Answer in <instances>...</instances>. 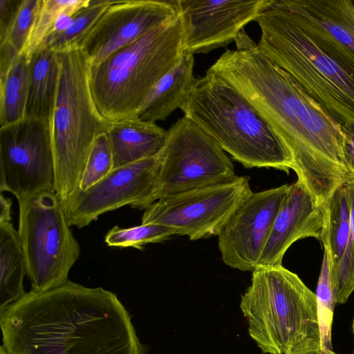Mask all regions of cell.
I'll list each match as a JSON object with an SVG mask.
<instances>
[{"mask_svg":"<svg viewBox=\"0 0 354 354\" xmlns=\"http://www.w3.org/2000/svg\"><path fill=\"white\" fill-rule=\"evenodd\" d=\"M350 199V220L352 231L354 234V178L350 176L346 181Z\"/></svg>","mask_w":354,"mask_h":354,"instance_id":"cell-33","label":"cell"},{"mask_svg":"<svg viewBox=\"0 0 354 354\" xmlns=\"http://www.w3.org/2000/svg\"><path fill=\"white\" fill-rule=\"evenodd\" d=\"M353 334H354V319H353Z\"/></svg>","mask_w":354,"mask_h":354,"instance_id":"cell-37","label":"cell"},{"mask_svg":"<svg viewBox=\"0 0 354 354\" xmlns=\"http://www.w3.org/2000/svg\"><path fill=\"white\" fill-rule=\"evenodd\" d=\"M185 54L179 13L98 64L90 66L95 102L110 122L137 116L157 82Z\"/></svg>","mask_w":354,"mask_h":354,"instance_id":"cell-5","label":"cell"},{"mask_svg":"<svg viewBox=\"0 0 354 354\" xmlns=\"http://www.w3.org/2000/svg\"><path fill=\"white\" fill-rule=\"evenodd\" d=\"M111 0H91L90 4L78 11L73 17L72 26L62 35L46 46L55 53H62L80 49L84 39L93 26L113 3Z\"/></svg>","mask_w":354,"mask_h":354,"instance_id":"cell-25","label":"cell"},{"mask_svg":"<svg viewBox=\"0 0 354 354\" xmlns=\"http://www.w3.org/2000/svg\"><path fill=\"white\" fill-rule=\"evenodd\" d=\"M59 79V64L55 52L40 47L29 60L25 118L50 124Z\"/></svg>","mask_w":354,"mask_h":354,"instance_id":"cell-20","label":"cell"},{"mask_svg":"<svg viewBox=\"0 0 354 354\" xmlns=\"http://www.w3.org/2000/svg\"><path fill=\"white\" fill-rule=\"evenodd\" d=\"M18 233L31 291L44 292L69 281L80 246L55 192L18 202Z\"/></svg>","mask_w":354,"mask_h":354,"instance_id":"cell-8","label":"cell"},{"mask_svg":"<svg viewBox=\"0 0 354 354\" xmlns=\"http://www.w3.org/2000/svg\"><path fill=\"white\" fill-rule=\"evenodd\" d=\"M50 124L24 118L0 127V191L19 201L54 192Z\"/></svg>","mask_w":354,"mask_h":354,"instance_id":"cell-11","label":"cell"},{"mask_svg":"<svg viewBox=\"0 0 354 354\" xmlns=\"http://www.w3.org/2000/svg\"><path fill=\"white\" fill-rule=\"evenodd\" d=\"M28 73L29 60L21 54L0 77V127L25 118Z\"/></svg>","mask_w":354,"mask_h":354,"instance_id":"cell-23","label":"cell"},{"mask_svg":"<svg viewBox=\"0 0 354 354\" xmlns=\"http://www.w3.org/2000/svg\"><path fill=\"white\" fill-rule=\"evenodd\" d=\"M322 354H337L330 349H322Z\"/></svg>","mask_w":354,"mask_h":354,"instance_id":"cell-35","label":"cell"},{"mask_svg":"<svg viewBox=\"0 0 354 354\" xmlns=\"http://www.w3.org/2000/svg\"><path fill=\"white\" fill-rule=\"evenodd\" d=\"M240 307L248 333L263 353L286 354L319 339L316 295L282 265L258 267Z\"/></svg>","mask_w":354,"mask_h":354,"instance_id":"cell-7","label":"cell"},{"mask_svg":"<svg viewBox=\"0 0 354 354\" xmlns=\"http://www.w3.org/2000/svg\"><path fill=\"white\" fill-rule=\"evenodd\" d=\"M286 354H322L320 339H306Z\"/></svg>","mask_w":354,"mask_h":354,"instance_id":"cell-32","label":"cell"},{"mask_svg":"<svg viewBox=\"0 0 354 354\" xmlns=\"http://www.w3.org/2000/svg\"><path fill=\"white\" fill-rule=\"evenodd\" d=\"M194 55L185 53L181 62L153 87L137 116L156 123L180 109L198 80L194 75Z\"/></svg>","mask_w":354,"mask_h":354,"instance_id":"cell-19","label":"cell"},{"mask_svg":"<svg viewBox=\"0 0 354 354\" xmlns=\"http://www.w3.org/2000/svg\"><path fill=\"white\" fill-rule=\"evenodd\" d=\"M354 53V0H280Z\"/></svg>","mask_w":354,"mask_h":354,"instance_id":"cell-21","label":"cell"},{"mask_svg":"<svg viewBox=\"0 0 354 354\" xmlns=\"http://www.w3.org/2000/svg\"><path fill=\"white\" fill-rule=\"evenodd\" d=\"M288 185L253 192L234 211L218 234V245L225 265L241 271L257 267Z\"/></svg>","mask_w":354,"mask_h":354,"instance_id":"cell-14","label":"cell"},{"mask_svg":"<svg viewBox=\"0 0 354 354\" xmlns=\"http://www.w3.org/2000/svg\"><path fill=\"white\" fill-rule=\"evenodd\" d=\"M41 0H22L19 10L0 44L9 43L20 54L27 44Z\"/></svg>","mask_w":354,"mask_h":354,"instance_id":"cell-29","label":"cell"},{"mask_svg":"<svg viewBox=\"0 0 354 354\" xmlns=\"http://www.w3.org/2000/svg\"><path fill=\"white\" fill-rule=\"evenodd\" d=\"M269 0H177L185 53H208L235 41Z\"/></svg>","mask_w":354,"mask_h":354,"instance_id":"cell-15","label":"cell"},{"mask_svg":"<svg viewBox=\"0 0 354 354\" xmlns=\"http://www.w3.org/2000/svg\"><path fill=\"white\" fill-rule=\"evenodd\" d=\"M320 241L329 256L335 301L344 304L354 290V234L346 183L337 187L325 204V223Z\"/></svg>","mask_w":354,"mask_h":354,"instance_id":"cell-17","label":"cell"},{"mask_svg":"<svg viewBox=\"0 0 354 354\" xmlns=\"http://www.w3.org/2000/svg\"><path fill=\"white\" fill-rule=\"evenodd\" d=\"M22 0H0V40L15 17Z\"/></svg>","mask_w":354,"mask_h":354,"instance_id":"cell-31","label":"cell"},{"mask_svg":"<svg viewBox=\"0 0 354 354\" xmlns=\"http://www.w3.org/2000/svg\"><path fill=\"white\" fill-rule=\"evenodd\" d=\"M236 49L209 67L267 121L288 149L294 170L317 201L326 203L350 175L342 158V128L243 30Z\"/></svg>","mask_w":354,"mask_h":354,"instance_id":"cell-1","label":"cell"},{"mask_svg":"<svg viewBox=\"0 0 354 354\" xmlns=\"http://www.w3.org/2000/svg\"><path fill=\"white\" fill-rule=\"evenodd\" d=\"M91 0H41L27 44L22 54L30 60L41 46L58 18L64 13L75 15Z\"/></svg>","mask_w":354,"mask_h":354,"instance_id":"cell-24","label":"cell"},{"mask_svg":"<svg viewBox=\"0 0 354 354\" xmlns=\"http://www.w3.org/2000/svg\"><path fill=\"white\" fill-rule=\"evenodd\" d=\"M106 133L113 153V169L158 155L167 137V131L138 116L111 122Z\"/></svg>","mask_w":354,"mask_h":354,"instance_id":"cell-18","label":"cell"},{"mask_svg":"<svg viewBox=\"0 0 354 354\" xmlns=\"http://www.w3.org/2000/svg\"><path fill=\"white\" fill-rule=\"evenodd\" d=\"M255 21L259 50L340 125L354 120V53L280 0H269Z\"/></svg>","mask_w":354,"mask_h":354,"instance_id":"cell-3","label":"cell"},{"mask_svg":"<svg viewBox=\"0 0 354 354\" xmlns=\"http://www.w3.org/2000/svg\"><path fill=\"white\" fill-rule=\"evenodd\" d=\"M25 254L12 219L0 220V313L25 294Z\"/></svg>","mask_w":354,"mask_h":354,"instance_id":"cell-22","label":"cell"},{"mask_svg":"<svg viewBox=\"0 0 354 354\" xmlns=\"http://www.w3.org/2000/svg\"><path fill=\"white\" fill-rule=\"evenodd\" d=\"M59 79L50 122L54 192L63 205L79 190L95 140L111 122L101 114L91 89L90 64L81 49L56 53Z\"/></svg>","mask_w":354,"mask_h":354,"instance_id":"cell-6","label":"cell"},{"mask_svg":"<svg viewBox=\"0 0 354 354\" xmlns=\"http://www.w3.org/2000/svg\"><path fill=\"white\" fill-rule=\"evenodd\" d=\"M0 354H8L4 346L1 344L0 346Z\"/></svg>","mask_w":354,"mask_h":354,"instance_id":"cell-36","label":"cell"},{"mask_svg":"<svg viewBox=\"0 0 354 354\" xmlns=\"http://www.w3.org/2000/svg\"><path fill=\"white\" fill-rule=\"evenodd\" d=\"M12 218V201L5 197L2 193L0 195V220Z\"/></svg>","mask_w":354,"mask_h":354,"instance_id":"cell-34","label":"cell"},{"mask_svg":"<svg viewBox=\"0 0 354 354\" xmlns=\"http://www.w3.org/2000/svg\"><path fill=\"white\" fill-rule=\"evenodd\" d=\"M113 169V158L107 133L95 141L88 157L78 191H85L107 176Z\"/></svg>","mask_w":354,"mask_h":354,"instance_id":"cell-28","label":"cell"},{"mask_svg":"<svg viewBox=\"0 0 354 354\" xmlns=\"http://www.w3.org/2000/svg\"><path fill=\"white\" fill-rule=\"evenodd\" d=\"M178 14L176 1H115L89 31L80 49L90 66L137 41Z\"/></svg>","mask_w":354,"mask_h":354,"instance_id":"cell-13","label":"cell"},{"mask_svg":"<svg viewBox=\"0 0 354 354\" xmlns=\"http://www.w3.org/2000/svg\"><path fill=\"white\" fill-rule=\"evenodd\" d=\"M159 169L160 153L115 169L88 189L77 191L62 205L69 225L84 227L100 216L126 205L145 209L153 203Z\"/></svg>","mask_w":354,"mask_h":354,"instance_id":"cell-12","label":"cell"},{"mask_svg":"<svg viewBox=\"0 0 354 354\" xmlns=\"http://www.w3.org/2000/svg\"><path fill=\"white\" fill-rule=\"evenodd\" d=\"M180 110L244 167L292 169L291 153L267 121L213 75L198 78Z\"/></svg>","mask_w":354,"mask_h":354,"instance_id":"cell-4","label":"cell"},{"mask_svg":"<svg viewBox=\"0 0 354 354\" xmlns=\"http://www.w3.org/2000/svg\"><path fill=\"white\" fill-rule=\"evenodd\" d=\"M8 354H145L117 295L68 281L30 290L0 313Z\"/></svg>","mask_w":354,"mask_h":354,"instance_id":"cell-2","label":"cell"},{"mask_svg":"<svg viewBox=\"0 0 354 354\" xmlns=\"http://www.w3.org/2000/svg\"><path fill=\"white\" fill-rule=\"evenodd\" d=\"M317 315L320 342L322 349L332 350L331 328L335 301L328 250L324 247V256L319 277L317 292Z\"/></svg>","mask_w":354,"mask_h":354,"instance_id":"cell-27","label":"cell"},{"mask_svg":"<svg viewBox=\"0 0 354 354\" xmlns=\"http://www.w3.org/2000/svg\"><path fill=\"white\" fill-rule=\"evenodd\" d=\"M248 176L160 198L145 209L141 223L171 228L192 241L217 236L252 193Z\"/></svg>","mask_w":354,"mask_h":354,"instance_id":"cell-10","label":"cell"},{"mask_svg":"<svg viewBox=\"0 0 354 354\" xmlns=\"http://www.w3.org/2000/svg\"><path fill=\"white\" fill-rule=\"evenodd\" d=\"M324 223L325 205L297 179L288 186L257 268L282 265L287 250L299 239L313 237L321 241Z\"/></svg>","mask_w":354,"mask_h":354,"instance_id":"cell-16","label":"cell"},{"mask_svg":"<svg viewBox=\"0 0 354 354\" xmlns=\"http://www.w3.org/2000/svg\"><path fill=\"white\" fill-rule=\"evenodd\" d=\"M174 235L171 228L158 224L141 223L127 228L115 225L106 233L104 241L110 247L143 250L146 244L162 242Z\"/></svg>","mask_w":354,"mask_h":354,"instance_id":"cell-26","label":"cell"},{"mask_svg":"<svg viewBox=\"0 0 354 354\" xmlns=\"http://www.w3.org/2000/svg\"><path fill=\"white\" fill-rule=\"evenodd\" d=\"M342 128L343 162L349 175L354 178V120L345 123Z\"/></svg>","mask_w":354,"mask_h":354,"instance_id":"cell-30","label":"cell"},{"mask_svg":"<svg viewBox=\"0 0 354 354\" xmlns=\"http://www.w3.org/2000/svg\"><path fill=\"white\" fill-rule=\"evenodd\" d=\"M236 176L231 159L222 148L183 116L167 130L160 152L153 203L180 192L225 183Z\"/></svg>","mask_w":354,"mask_h":354,"instance_id":"cell-9","label":"cell"}]
</instances>
